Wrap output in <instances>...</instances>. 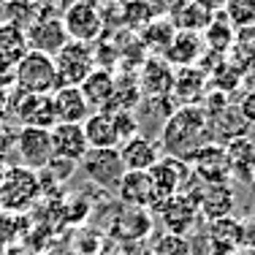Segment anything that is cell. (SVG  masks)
<instances>
[{
    "mask_svg": "<svg viewBox=\"0 0 255 255\" xmlns=\"http://www.w3.org/2000/svg\"><path fill=\"white\" fill-rule=\"evenodd\" d=\"M35 3H41V0H35Z\"/></svg>",
    "mask_w": 255,
    "mask_h": 255,
    "instance_id": "obj_40",
    "label": "cell"
},
{
    "mask_svg": "<svg viewBox=\"0 0 255 255\" xmlns=\"http://www.w3.org/2000/svg\"><path fill=\"white\" fill-rule=\"evenodd\" d=\"M52 152L54 157L60 160H71V163H79L84 155H87V138H84V130L82 125H65V123H57L52 128Z\"/></svg>",
    "mask_w": 255,
    "mask_h": 255,
    "instance_id": "obj_19",
    "label": "cell"
},
{
    "mask_svg": "<svg viewBox=\"0 0 255 255\" xmlns=\"http://www.w3.org/2000/svg\"><path fill=\"white\" fill-rule=\"evenodd\" d=\"M206 90H209V76H206L198 65L174 71L171 98L177 101V106H201Z\"/></svg>",
    "mask_w": 255,
    "mask_h": 255,
    "instance_id": "obj_16",
    "label": "cell"
},
{
    "mask_svg": "<svg viewBox=\"0 0 255 255\" xmlns=\"http://www.w3.org/2000/svg\"><path fill=\"white\" fill-rule=\"evenodd\" d=\"M27 52L25 30L0 19V87H14V68Z\"/></svg>",
    "mask_w": 255,
    "mask_h": 255,
    "instance_id": "obj_12",
    "label": "cell"
},
{
    "mask_svg": "<svg viewBox=\"0 0 255 255\" xmlns=\"http://www.w3.org/2000/svg\"><path fill=\"white\" fill-rule=\"evenodd\" d=\"M223 14L234 25V30L253 27L255 25V0H226Z\"/></svg>",
    "mask_w": 255,
    "mask_h": 255,
    "instance_id": "obj_29",
    "label": "cell"
},
{
    "mask_svg": "<svg viewBox=\"0 0 255 255\" xmlns=\"http://www.w3.org/2000/svg\"><path fill=\"white\" fill-rule=\"evenodd\" d=\"M147 174H149V182H152V190H155V204L182 193L187 187V182L193 179V171L187 166V160L168 157V155H163L157 160V166H152Z\"/></svg>",
    "mask_w": 255,
    "mask_h": 255,
    "instance_id": "obj_10",
    "label": "cell"
},
{
    "mask_svg": "<svg viewBox=\"0 0 255 255\" xmlns=\"http://www.w3.org/2000/svg\"><path fill=\"white\" fill-rule=\"evenodd\" d=\"M136 82H138V90H141V98L144 95L147 98H166V95H171V87H174V68L163 57L149 54L138 68Z\"/></svg>",
    "mask_w": 255,
    "mask_h": 255,
    "instance_id": "obj_14",
    "label": "cell"
},
{
    "mask_svg": "<svg viewBox=\"0 0 255 255\" xmlns=\"http://www.w3.org/2000/svg\"><path fill=\"white\" fill-rule=\"evenodd\" d=\"M11 106V87H0V123H5Z\"/></svg>",
    "mask_w": 255,
    "mask_h": 255,
    "instance_id": "obj_34",
    "label": "cell"
},
{
    "mask_svg": "<svg viewBox=\"0 0 255 255\" xmlns=\"http://www.w3.org/2000/svg\"><path fill=\"white\" fill-rule=\"evenodd\" d=\"M79 90H82L84 101H87V106L93 109V112H103V109L112 103V98H114V90H117V76H114L112 71L95 68L93 74L79 84Z\"/></svg>",
    "mask_w": 255,
    "mask_h": 255,
    "instance_id": "obj_22",
    "label": "cell"
},
{
    "mask_svg": "<svg viewBox=\"0 0 255 255\" xmlns=\"http://www.w3.org/2000/svg\"><path fill=\"white\" fill-rule=\"evenodd\" d=\"M196 3H201L204 8H209L212 14H217V11H223V5H226V0H196Z\"/></svg>",
    "mask_w": 255,
    "mask_h": 255,
    "instance_id": "obj_36",
    "label": "cell"
},
{
    "mask_svg": "<svg viewBox=\"0 0 255 255\" xmlns=\"http://www.w3.org/2000/svg\"><path fill=\"white\" fill-rule=\"evenodd\" d=\"M14 87L33 95H52L57 90V71L49 54L27 52L14 68Z\"/></svg>",
    "mask_w": 255,
    "mask_h": 255,
    "instance_id": "obj_4",
    "label": "cell"
},
{
    "mask_svg": "<svg viewBox=\"0 0 255 255\" xmlns=\"http://www.w3.org/2000/svg\"><path fill=\"white\" fill-rule=\"evenodd\" d=\"M234 255H255V250H236Z\"/></svg>",
    "mask_w": 255,
    "mask_h": 255,
    "instance_id": "obj_38",
    "label": "cell"
},
{
    "mask_svg": "<svg viewBox=\"0 0 255 255\" xmlns=\"http://www.w3.org/2000/svg\"><path fill=\"white\" fill-rule=\"evenodd\" d=\"M187 3H190V0H160V11L166 16H171V14H177L182 5H187Z\"/></svg>",
    "mask_w": 255,
    "mask_h": 255,
    "instance_id": "obj_35",
    "label": "cell"
},
{
    "mask_svg": "<svg viewBox=\"0 0 255 255\" xmlns=\"http://www.w3.org/2000/svg\"><path fill=\"white\" fill-rule=\"evenodd\" d=\"M120 157H123L125 171H149L163 157V149L155 138L138 133V136L128 138L125 144H120Z\"/></svg>",
    "mask_w": 255,
    "mask_h": 255,
    "instance_id": "obj_15",
    "label": "cell"
},
{
    "mask_svg": "<svg viewBox=\"0 0 255 255\" xmlns=\"http://www.w3.org/2000/svg\"><path fill=\"white\" fill-rule=\"evenodd\" d=\"M112 120H114V128H117L120 144H125L128 138L138 136V117H136V112H114Z\"/></svg>",
    "mask_w": 255,
    "mask_h": 255,
    "instance_id": "obj_31",
    "label": "cell"
},
{
    "mask_svg": "<svg viewBox=\"0 0 255 255\" xmlns=\"http://www.w3.org/2000/svg\"><path fill=\"white\" fill-rule=\"evenodd\" d=\"M52 60H54V71H57V87H79L95 71L93 44L68 41Z\"/></svg>",
    "mask_w": 255,
    "mask_h": 255,
    "instance_id": "obj_6",
    "label": "cell"
},
{
    "mask_svg": "<svg viewBox=\"0 0 255 255\" xmlns=\"http://www.w3.org/2000/svg\"><path fill=\"white\" fill-rule=\"evenodd\" d=\"M11 3H14V0H0V11H3L5 5H11Z\"/></svg>",
    "mask_w": 255,
    "mask_h": 255,
    "instance_id": "obj_39",
    "label": "cell"
},
{
    "mask_svg": "<svg viewBox=\"0 0 255 255\" xmlns=\"http://www.w3.org/2000/svg\"><path fill=\"white\" fill-rule=\"evenodd\" d=\"M117 198L128 209H152L155 206V190L147 171H125V177L117 185Z\"/></svg>",
    "mask_w": 255,
    "mask_h": 255,
    "instance_id": "obj_17",
    "label": "cell"
},
{
    "mask_svg": "<svg viewBox=\"0 0 255 255\" xmlns=\"http://www.w3.org/2000/svg\"><path fill=\"white\" fill-rule=\"evenodd\" d=\"M35 198H41L38 174L19 166V163H11L0 179V209L11 212V215L25 212L35 204Z\"/></svg>",
    "mask_w": 255,
    "mask_h": 255,
    "instance_id": "obj_2",
    "label": "cell"
},
{
    "mask_svg": "<svg viewBox=\"0 0 255 255\" xmlns=\"http://www.w3.org/2000/svg\"><path fill=\"white\" fill-rule=\"evenodd\" d=\"M82 130L90 149H120V136L109 112H93L82 123Z\"/></svg>",
    "mask_w": 255,
    "mask_h": 255,
    "instance_id": "obj_23",
    "label": "cell"
},
{
    "mask_svg": "<svg viewBox=\"0 0 255 255\" xmlns=\"http://www.w3.org/2000/svg\"><path fill=\"white\" fill-rule=\"evenodd\" d=\"M93 3H98L103 8V5H120V3H125V0H93Z\"/></svg>",
    "mask_w": 255,
    "mask_h": 255,
    "instance_id": "obj_37",
    "label": "cell"
},
{
    "mask_svg": "<svg viewBox=\"0 0 255 255\" xmlns=\"http://www.w3.org/2000/svg\"><path fill=\"white\" fill-rule=\"evenodd\" d=\"M198 215L206 220H220L234 215V190L228 185H201L198 193Z\"/></svg>",
    "mask_w": 255,
    "mask_h": 255,
    "instance_id": "obj_24",
    "label": "cell"
},
{
    "mask_svg": "<svg viewBox=\"0 0 255 255\" xmlns=\"http://www.w3.org/2000/svg\"><path fill=\"white\" fill-rule=\"evenodd\" d=\"M226 160H228V174L234 179L239 182L255 179V141H250L247 136L226 141Z\"/></svg>",
    "mask_w": 255,
    "mask_h": 255,
    "instance_id": "obj_21",
    "label": "cell"
},
{
    "mask_svg": "<svg viewBox=\"0 0 255 255\" xmlns=\"http://www.w3.org/2000/svg\"><path fill=\"white\" fill-rule=\"evenodd\" d=\"M25 38H27L30 52H41V54L54 57V54L68 44V33L63 27L60 11L46 5V3H41V16L25 30Z\"/></svg>",
    "mask_w": 255,
    "mask_h": 255,
    "instance_id": "obj_7",
    "label": "cell"
},
{
    "mask_svg": "<svg viewBox=\"0 0 255 255\" xmlns=\"http://www.w3.org/2000/svg\"><path fill=\"white\" fill-rule=\"evenodd\" d=\"M239 117L245 120V125H255V90H247L239 98V106H236Z\"/></svg>",
    "mask_w": 255,
    "mask_h": 255,
    "instance_id": "obj_32",
    "label": "cell"
},
{
    "mask_svg": "<svg viewBox=\"0 0 255 255\" xmlns=\"http://www.w3.org/2000/svg\"><path fill=\"white\" fill-rule=\"evenodd\" d=\"M152 255H193V245H190L187 236L166 234V231H163L152 245Z\"/></svg>",
    "mask_w": 255,
    "mask_h": 255,
    "instance_id": "obj_30",
    "label": "cell"
},
{
    "mask_svg": "<svg viewBox=\"0 0 255 255\" xmlns=\"http://www.w3.org/2000/svg\"><path fill=\"white\" fill-rule=\"evenodd\" d=\"M79 166H82L84 177L103 190H117L120 179L125 177L120 149H87V155L79 160Z\"/></svg>",
    "mask_w": 255,
    "mask_h": 255,
    "instance_id": "obj_9",
    "label": "cell"
},
{
    "mask_svg": "<svg viewBox=\"0 0 255 255\" xmlns=\"http://www.w3.org/2000/svg\"><path fill=\"white\" fill-rule=\"evenodd\" d=\"M174 35H177V27L171 25V19H168L166 14L155 16L149 25H144L141 30H138V38H141L144 49L155 52L157 57H163V52L168 49V44L174 41Z\"/></svg>",
    "mask_w": 255,
    "mask_h": 255,
    "instance_id": "obj_26",
    "label": "cell"
},
{
    "mask_svg": "<svg viewBox=\"0 0 255 255\" xmlns=\"http://www.w3.org/2000/svg\"><path fill=\"white\" fill-rule=\"evenodd\" d=\"M8 117H14L19 128H44V130H52L57 125L52 95H33V93H22L16 87H11Z\"/></svg>",
    "mask_w": 255,
    "mask_h": 255,
    "instance_id": "obj_5",
    "label": "cell"
},
{
    "mask_svg": "<svg viewBox=\"0 0 255 255\" xmlns=\"http://www.w3.org/2000/svg\"><path fill=\"white\" fill-rule=\"evenodd\" d=\"M52 101H54V117H57V123L82 125L93 114V109L87 106V101H84L79 87H57L52 93Z\"/></svg>",
    "mask_w": 255,
    "mask_h": 255,
    "instance_id": "obj_20",
    "label": "cell"
},
{
    "mask_svg": "<svg viewBox=\"0 0 255 255\" xmlns=\"http://www.w3.org/2000/svg\"><path fill=\"white\" fill-rule=\"evenodd\" d=\"M206 46L201 33H185V30H177L174 41L168 44V49L163 52V60L171 65L174 71L177 68H190V65H198V60L204 57Z\"/></svg>",
    "mask_w": 255,
    "mask_h": 255,
    "instance_id": "obj_18",
    "label": "cell"
},
{
    "mask_svg": "<svg viewBox=\"0 0 255 255\" xmlns=\"http://www.w3.org/2000/svg\"><path fill=\"white\" fill-rule=\"evenodd\" d=\"M14 152L19 157V166L30 168V171H44L52 163V133L44 128H16L14 138Z\"/></svg>",
    "mask_w": 255,
    "mask_h": 255,
    "instance_id": "obj_8",
    "label": "cell"
},
{
    "mask_svg": "<svg viewBox=\"0 0 255 255\" xmlns=\"http://www.w3.org/2000/svg\"><path fill=\"white\" fill-rule=\"evenodd\" d=\"M201 38H204L206 52H215V54H223V57H226L236 44V30L226 19V14L217 11V14L212 16V22L206 25V30L201 33Z\"/></svg>",
    "mask_w": 255,
    "mask_h": 255,
    "instance_id": "obj_25",
    "label": "cell"
},
{
    "mask_svg": "<svg viewBox=\"0 0 255 255\" xmlns=\"http://www.w3.org/2000/svg\"><path fill=\"white\" fill-rule=\"evenodd\" d=\"M242 250H255V217L242 223Z\"/></svg>",
    "mask_w": 255,
    "mask_h": 255,
    "instance_id": "obj_33",
    "label": "cell"
},
{
    "mask_svg": "<svg viewBox=\"0 0 255 255\" xmlns=\"http://www.w3.org/2000/svg\"><path fill=\"white\" fill-rule=\"evenodd\" d=\"M152 212L160 217L166 234H179V236H187V231L196 226V220H198V206L185 193H177V196L155 204Z\"/></svg>",
    "mask_w": 255,
    "mask_h": 255,
    "instance_id": "obj_13",
    "label": "cell"
},
{
    "mask_svg": "<svg viewBox=\"0 0 255 255\" xmlns=\"http://www.w3.org/2000/svg\"><path fill=\"white\" fill-rule=\"evenodd\" d=\"M212 11L204 8L201 3H196V0H190L187 5H182L177 14H171L168 19H171V25L177 30H185V33H204L206 25L212 22Z\"/></svg>",
    "mask_w": 255,
    "mask_h": 255,
    "instance_id": "obj_27",
    "label": "cell"
},
{
    "mask_svg": "<svg viewBox=\"0 0 255 255\" xmlns=\"http://www.w3.org/2000/svg\"><path fill=\"white\" fill-rule=\"evenodd\" d=\"M187 166L196 174L201 185H226L228 174V160H226V147L217 141H209L198 147L196 152L187 157Z\"/></svg>",
    "mask_w": 255,
    "mask_h": 255,
    "instance_id": "obj_11",
    "label": "cell"
},
{
    "mask_svg": "<svg viewBox=\"0 0 255 255\" xmlns=\"http://www.w3.org/2000/svg\"><path fill=\"white\" fill-rule=\"evenodd\" d=\"M0 14H3V22H11V25L27 30L41 16V3H35V0H14Z\"/></svg>",
    "mask_w": 255,
    "mask_h": 255,
    "instance_id": "obj_28",
    "label": "cell"
},
{
    "mask_svg": "<svg viewBox=\"0 0 255 255\" xmlns=\"http://www.w3.org/2000/svg\"><path fill=\"white\" fill-rule=\"evenodd\" d=\"M209 117L201 106H179L171 117L163 123L160 130V149L168 157L187 160L198 147L209 144Z\"/></svg>",
    "mask_w": 255,
    "mask_h": 255,
    "instance_id": "obj_1",
    "label": "cell"
},
{
    "mask_svg": "<svg viewBox=\"0 0 255 255\" xmlns=\"http://www.w3.org/2000/svg\"><path fill=\"white\" fill-rule=\"evenodd\" d=\"M63 27L68 33V41L79 44H98L106 35V22H103V8L93 0H76L60 11Z\"/></svg>",
    "mask_w": 255,
    "mask_h": 255,
    "instance_id": "obj_3",
    "label": "cell"
}]
</instances>
